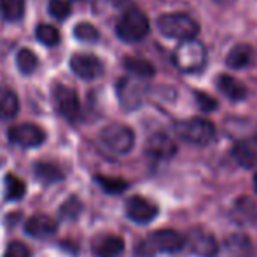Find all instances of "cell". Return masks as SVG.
Instances as JSON below:
<instances>
[{"label": "cell", "mask_w": 257, "mask_h": 257, "mask_svg": "<svg viewBox=\"0 0 257 257\" xmlns=\"http://www.w3.org/2000/svg\"><path fill=\"white\" fill-rule=\"evenodd\" d=\"M173 132L180 140L193 146L205 147L215 140V126L210 122L208 119L203 117H193V119H184V121H177L173 124Z\"/></svg>", "instance_id": "277c9868"}, {"label": "cell", "mask_w": 257, "mask_h": 257, "mask_svg": "<svg viewBox=\"0 0 257 257\" xmlns=\"http://www.w3.org/2000/svg\"><path fill=\"white\" fill-rule=\"evenodd\" d=\"M255 58L254 48L248 44H236L226 56V65L231 70H241L247 68L248 65H252Z\"/></svg>", "instance_id": "e0dca14e"}, {"label": "cell", "mask_w": 257, "mask_h": 257, "mask_svg": "<svg viewBox=\"0 0 257 257\" xmlns=\"http://www.w3.org/2000/svg\"><path fill=\"white\" fill-rule=\"evenodd\" d=\"M196 102H198V107L201 108L203 112H212L217 108V102L212 98V96L205 95V93H196Z\"/></svg>", "instance_id": "d6a6232c"}, {"label": "cell", "mask_w": 257, "mask_h": 257, "mask_svg": "<svg viewBox=\"0 0 257 257\" xmlns=\"http://www.w3.org/2000/svg\"><path fill=\"white\" fill-rule=\"evenodd\" d=\"M25 14V0H0V16L6 21H20Z\"/></svg>", "instance_id": "cb8c5ba5"}, {"label": "cell", "mask_w": 257, "mask_h": 257, "mask_svg": "<svg viewBox=\"0 0 257 257\" xmlns=\"http://www.w3.org/2000/svg\"><path fill=\"white\" fill-rule=\"evenodd\" d=\"M91 250L96 257H119L124 252V240L115 234H100L93 240Z\"/></svg>", "instance_id": "9a60e30c"}, {"label": "cell", "mask_w": 257, "mask_h": 257, "mask_svg": "<svg viewBox=\"0 0 257 257\" xmlns=\"http://www.w3.org/2000/svg\"><path fill=\"white\" fill-rule=\"evenodd\" d=\"M74 35L81 42H96L100 39V32L91 23H79L74 28Z\"/></svg>", "instance_id": "f546056e"}, {"label": "cell", "mask_w": 257, "mask_h": 257, "mask_svg": "<svg viewBox=\"0 0 257 257\" xmlns=\"http://www.w3.org/2000/svg\"><path fill=\"white\" fill-rule=\"evenodd\" d=\"M16 63H18L20 72L25 75L34 74L39 67L37 56H35V53H32L30 49H20V53H18V56H16Z\"/></svg>", "instance_id": "484cf974"}, {"label": "cell", "mask_w": 257, "mask_h": 257, "mask_svg": "<svg viewBox=\"0 0 257 257\" xmlns=\"http://www.w3.org/2000/svg\"><path fill=\"white\" fill-rule=\"evenodd\" d=\"M224 250H226L227 257H250L252 250H254V243L247 234L236 233L226 238Z\"/></svg>", "instance_id": "ac0fdd59"}, {"label": "cell", "mask_w": 257, "mask_h": 257, "mask_svg": "<svg viewBox=\"0 0 257 257\" xmlns=\"http://www.w3.org/2000/svg\"><path fill=\"white\" fill-rule=\"evenodd\" d=\"M186 243H189V250L196 257H217L219 255V241L205 227L194 226L186 236Z\"/></svg>", "instance_id": "9c48e42d"}, {"label": "cell", "mask_w": 257, "mask_h": 257, "mask_svg": "<svg viewBox=\"0 0 257 257\" xmlns=\"http://www.w3.org/2000/svg\"><path fill=\"white\" fill-rule=\"evenodd\" d=\"M72 13V7L68 2H65V0H51L49 2V14L54 18V20H67L68 16H70Z\"/></svg>", "instance_id": "4dcf8cb0"}, {"label": "cell", "mask_w": 257, "mask_h": 257, "mask_svg": "<svg viewBox=\"0 0 257 257\" xmlns=\"http://www.w3.org/2000/svg\"><path fill=\"white\" fill-rule=\"evenodd\" d=\"M126 217L137 224H149L158 217L159 208L144 196H132L124 206Z\"/></svg>", "instance_id": "7c38bea8"}, {"label": "cell", "mask_w": 257, "mask_h": 257, "mask_svg": "<svg viewBox=\"0 0 257 257\" xmlns=\"http://www.w3.org/2000/svg\"><path fill=\"white\" fill-rule=\"evenodd\" d=\"M34 173H35V179H37L41 184H44V186L61 182V180L65 179L63 170H61L58 165H54V163H49V161H39V163H35Z\"/></svg>", "instance_id": "ffe728a7"}, {"label": "cell", "mask_w": 257, "mask_h": 257, "mask_svg": "<svg viewBox=\"0 0 257 257\" xmlns=\"http://www.w3.org/2000/svg\"><path fill=\"white\" fill-rule=\"evenodd\" d=\"M254 187H255V193H257V173L254 175Z\"/></svg>", "instance_id": "e575fe53"}, {"label": "cell", "mask_w": 257, "mask_h": 257, "mask_svg": "<svg viewBox=\"0 0 257 257\" xmlns=\"http://www.w3.org/2000/svg\"><path fill=\"white\" fill-rule=\"evenodd\" d=\"M217 86H219V89L222 91V95L227 96L231 102H241V100L248 95L243 82L234 79L233 75H227V74L220 75V77L217 79Z\"/></svg>", "instance_id": "d6986e66"}, {"label": "cell", "mask_w": 257, "mask_h": 257, "mask_svg": "<svg viewBox=\"0 0 257 257\" xmlns=\"http://www.w3.org/2000/svg\"><path fill=\"white\" fill-rule=\"evenodd\" d=\"M233 210H234V220L240 224L254 222V219L257 217L254 201L248 200V198H238L233 205Z\"/></svg>", "instance_id": "603a6c76"}, {"label": "cell", "mask_w": 257, "mask_h": 257, "mask_svg": "<svg viewBox=\"0 0 257 257\" xmlns=\"http://www.w3.org/2000/svg\"><path fill=\"white\" fill-rule=\"evenodd\" d=\"M158 30L165 37L177 39V41H186L193 39L200 34V25L193 16L186 13H166L161 14L156 21Z\"/></svg>", "instance_id": "3957f363"}, {"label": "cell", "mask_w": 257, "mask_h": 257, "mask_svg": "<svg viewBox=\"0 0 257 257\" xmlns=\"http://www.w3.org/2000/svg\"><path fill=\"white\" fill-rule=\"evenodd\" d=\"M58 231V220L46 213H35L25 222V233L34 238H49Z\"/></svg>", "instance_id": "5bb4252c"}, {"label": "cell", "mask_w": 257, "mask_h": 257, "mask_svg": "<svg viewBox=\"0 0 257 257\" xmlns=\"http://www.w3.org/2000/svg\"><path fill=\"white\" fill-rule=\"evenodd\" d=\"M20 112V100L18 95L7 86H0V119L7 121L13 119Z\"/></svg>", "instance_id": "44dd1931"}, {"label": "cell", "mask_w": 257, "mask_h": 257, "mask_svg": "<svg viewBox=\"0 0 257 257\" xmlns=\"http://www.w3.org/2000/svg\"><path fill=\"white\" fill-rule=\"evenodd\" d=\"M53 103L56 112L65 117L67 121L74 122L81 115V102L75 93V89L68 88L65 84H54L53 86Z\"/></svg>", "instance_id": "ba28073f"}, {"label": "cell", "mask_w": 257, "mask_h": 257, "mask_svg": "<svg viewBox=\"0 0 257 257\" xmlns=\"http://www.w3.org/2000/svg\"><path fill=\"white\" fill-rule=\"evenodd\" d=\"M70 68L77 77L84 81L98 79L103 74V63L98 56L86 53H75L70 56Z\"/></svg>", "instance_id": "8fae6325"}, {"label": "cell", "mask_w": 257, "mask_h": 257, "mask_svg": "<svg viewBox=\"0 0 257 257\" xmlns=\"http://www.w3.org/2000/svg\"><path fill=\"white\" fill-rule=\"evenodd\" d=\"M82 213V201L77 196H70L67 201H63L60 208V219L65 220H77Z\"/></svg>", "instance_id": "83f0119b"}, {"label": "cell", "mask_w": 257, "mask_h": 257, "mask_svg": "<svg viewBox=\"0 0 257 257\" xmlns=\"http://www.w3.org/2000/svg\"><path fill=\"white\" fill-rule=\"evenodd\" d=\"M100 142L107 151L114 154H128L135 146V133L126 124H108L100 132Z\"/></svg>", "instance_id": "8992f818"}, {"label": "cell", "mask_w": 257, "mask_h": 257, "mask_svg": "<svg viewBox=\"0 0 257 257\" xmlns=\"http://www.w3.org/2000/svg\"><path fill=\"white\" fill-rule=\"evenodd\" d=\"M27 193V186L25 182L14 173H7L6 175V198L11 201H18L25 196Z\"/></svg>", "instance_id": "d4e9b609"}, {"label": "cell", "mask_w": 257, "mask_h": 257, "mask_svg": "<svg viewBox=\"0 0 257 257\" xmlns=\"http://www.w3.org/2000/svg\"><path fill=\"white\" fill-rule=\"evenodd\" d=\"M146 79L140 77H122L117 81V98L124 110H135L144 103L147 95Z\"/></svg>", "instance_id": "52a82bcc"}, {"label": "cell", "mask_w": 257, "mask_h": 257, "mask_svg": "<svg viewBox=\"0 0 257 257\" xmlns=\"http://www.w3.org/2000/svg\"><path fill=\"white\" fill-rule=\"evenodd\" d=\"M254 144H257V139H243L238 140L234 144L233 151V158L236 159V163L243 168H254L257 165V149Z\"/></svg>", "instance_id": "2e32d148"}, {"label": "cell", "mask_w": 257, "mask_h": 257, "mask_svg": "<svg viewBox=\"0 0 257 257\" xmlns=\"http://www.w3.org/2000/svg\"><path fill=\"white\" fill-rule=\"evenodd\" d=\"M35 35H37V41L42 42L44 46H48V48L58 46V42L61 39L60 32L54 27H51V25H39L37 30H35Z\"/></svg>", "instance_id": "f1b7e54d"}, {"label": "cell", "mask_w": 257, "mask_h": 257, "mask_svg": "<svg viewBox=\"0 0 257 257\" xmlns=\"http://www.w3.org/2000/svg\"><path fill=\"white\" fill-rule=\"evenodd\" d=\"M213 2H217V4H233L234 0H213Z\"/></svg>", "instance_id": "836d02e7"}, {"label": "cell", "mask_w": 257, "mask_h": 257, "mask_svg": "<svg viewBox=\"0 0 257 257\" xmlns=\"http://www.w3.org/2000/svg\"><path fill=\"white\" fill-rule=\"evenodd\" d=\"M172 61L182 74H198L206 65V49L196 37L186 39L175 48Z\"/></svg>", "instance_id": "7a4b0ae2"}, {"label": "cell", "mask_w": 257, "mask_h": 257, "mask_svg": "<svg viewBox=\"0 0 257 257\" xmlns=\"http://www.w3.org/2000/svg\"><path fill=\"white\" fill-rule=\"evenodd\" d=\"M146 151L154 159H172L177 154V144L168 133L158 132L149 137Z\"/></svg>", "instance_id": "4fadbf2b"}, {"label": "cell", "mask_w": 257, "mask_h": 257, "mask_svg": "<svg viewBox=\"0 0 257 257\" xmlns=\"http://www.w3.org/2000/svg\"><path fill=\"white\" fill-rule=\"evenodd\" d=\"M151 30L149 18L137 7H130L124 11L121 18H119L117 25H115V34L121 41L124 42H139L147 37Z\"/></svg>", "instance_id": "5b68a950"}, {"label": "cell", "mask_w": 257, "mask_h": 257, "mask_svg": "<svg viewBox=\"0 0 257 257\" xmlns=\"http://www.w3.org/2000/svg\"><path fill=\"white\" fill-rule=\"evenodd\" d=\"M96 184L102 186V189L108 194H121L122 191L128 189L130 184L122 179H117V177H105V175H96L95 177Z\"/></svg>", "instance_id": "4316f807"}, {"label": "cell", "mask_w": 257, "mask_h": 257, "mask_svg": "<svg viewBox=\"0 0 257 257\" xmlns=\"http://www.w3.org/2000/svg\"><path fill=\"white\" fill-rule=\"evenodd\" d=\"M2 257H32V250L23 241H11V243H7Z\"/></svg>", "instance_id": "1f68e13d"}, {"label": "cell", "mask_w": 257, "mask_h": 257, "mask_svg": "<svg viewBox=\"0 0 257 257\" xmlns=\"http://www.w3.org/2000/svg\"><path fill=\"white\" fill-rule=\"evenodd\" d=\"M7 139L14 146L32 149V147H39L46 142V132L34 122H21V124L11 126L7 132Z\"/></svg>", "instance_id": "30bf717a"}, {"label": "cell", "mask_w": 257, "mask_h": 257, "mask_svg": "<svg viewBox=\"0 0 257 257\" xmlns=\"http://www.w3.org/2000/svg\"><path fill=\"white\" fill-rule=\"evenodd\" d=\"M186 247V236L175 229H158L139 245V254L153 257L156 254H177Z\"/></svg>", "instance_id": "6da1fadb"}, {"label": "cell", "mask_w": 257, "mask_h": 257, "mask_svg": "<svg viewBox=\"0 0 257 257\" xmlns=\"http://www.w3.org/2000/svg\"><path fill=\"white\" fill-rule=\"evenodd\" d=\"M124 68L133 75V77H140V79H149L154 75V67L149 63L147 60H142V58H133L128 56L124 61H122Z\"/></svg>", "instance_id": "7402d4cb"}]
</instances>
